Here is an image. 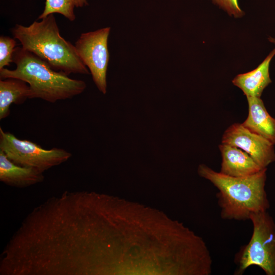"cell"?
<instances>
[{
	"label": "cell",
	"instance_id": "cell-4",
	"mask_svg": "<svg viewBox=\"0 0 275 275\" xmlns=\"http://www.w3.org/2000/svg\"><path fill=\"white\" fill-rule=\"evenodd\" d=\"M250 221L253 232L248 243L240 246L234 257V275H242L252 266L267 275H275V223L267 211L254 213Z\"/></svg>",
	"mask_w": 275,
	"mask_h": 275
},
{
	"label": "cell",
	"instance_id": "cell-9",
	"mask_svg": "<svg viewBox=\"0 0 275 275\" xmlns=\"http://www.w3.org/2000/svg\"><path fill=\"white\" fill-rule=\"evenodd\" d=\"M246 98L249 114L242 125L250 131L275 145V119L267 112L260 97Z\"/></svg>",
	"mask_w": 275,
	"mask_h": 275
},
{
	"label": "cell",
	"instance_id": "cell-1",
	"mask_svg": "<svg viewBox=\"0 0 275 275\" xmlns=\"http://www.w3.org/2000/svg\"><path fill=\"white\" fill-rule=\"evenodd\" d=\"M267 168L246 177H236L217 172L205 164L199 175L218 190L217 204L223 219L245 221L251 214L267 211L269 202L265 189Z\"/></svg>",
	"mask_w": 275,
	"mask_h": 275
},
{
	"label": "cell",
	"instance_id": "cell-3",
	"mask_svg": "<svg viewBox=\"0 0 275 275\" xmlns=\"http://www.w3.org/2000/svg\"><path fill=\"white\" fill-rule=\"evenodd\" d=\"M13 60L16 68L0 70L1 79L13 77L27 82L30 87L29 99L40 98L54 103L72 98L86 88L84 81L71 78L65 73L52 69L40 58L22 47H16Z\"/></svg>",
	"mask_w": 275,
	"mask_h": 275
},
{
	"label": "cell",
	"instance_id": "cell-8",
	"mask_svg": "<svg viewBox=\"0 0 275 275\" xmlns=\"http://www.w3.org/2000/svg\"><path fill=\"white\" fill-rule=\"evenodd\" d=\"M222 157L221 173L232 177H246L262 169L254 159L241 149L230 145L219 146Z\"/></svg>",
	"mask_w": 275,
	"mask_h": 275
},
{
	"label": "cell",
	"instance_id": "cell-11",
	"mask_svg": "<svg viewBox=\"0 0 275 275\" xmlns=\"http://www.w3.org/2000/svg\"><path fill=\"white\" fill-rule=\"evenodd\" d=\"M42 172L30 167L18 166L11 161L0 150V180L17 187H24L43 180Z\"/></svg>",
	"mask_w": 275,
	"mask_h": 275
},
{
	"label": "cell",
	"instance_id": "cell-6",
	"mask_svg": "<svg viewBox=\"0 0 275 275\" xmlns=\"http://www.w3.org/2000/svg\"><path fill=\"white\" fill-rule=\"evenodd\" d=\"M111 28L82 33L76 41L77 53L88 68L98 89L106 92V72L109 60L108 38Z\"/></svg>",
	"mask_w": 275,
	"mask_h": 275
},
{
	"label": "cell",
	"instance_id": "cell-10",
	"mask_svg": "<svg viewBox=\"0 0 275 275\" xmlns=\"http://www.w3.org/2000/svg\"><path fill=\"white\" fill-rule=\"evenodd\" d=\"M275 55V48L254 70L237 75L232 80L248 97H260L264 89L271 82L269 76V65Z\"/></svg>",
	"mask_w": 275,
	"mask_h": 275
},
{
	"label": "cell",
	"instance_id": "cell-14",
	"mask_svg": "<svg viewBox=\"0 0 275 275\" xmlns=\"http://www.w3.org/2000/svg\"><path fill=\"white\" fill-rule=\"evenodd\" d=\"M16 42L14 38L8 36L0 37V70L13 62V53Z\"/></svg>",
	"mask_w": 275,
	"mask_h": 275
},
{
	"label": "cell",
	"instance_id": "cell-2",
	"mask_svg": "<svg viewBox=\"0 0 275 275\" xmlns=\"http://www.w3.org/2000/svg\"><path fill=\"white\" fill-rule=\"evenodd\" d=\"M11 33L23 48L36 55L52 69L68 75L90 73L75 45L61 36L53 14L27 26L17 24Z\"/></svg>",
	"mask_w": 275,
	"mask_h": 275
},
{
	"label": "cell",
	"instance_id": "cell-13",
	"mask_svg": "<svg viewBox=\"0 0 275 275\" xmlns=\"http://www.w3.org/2000/svg\"><path fill=\"white\" fill-rule=\"evenodd\" d=\"M89 5L87 0H45V7L38 19L51 14L58 13L71 21L75 20V8H81Z\"/></svg>",
	"mask_w": 275,
	"mask_h": 275
},
{
	"label": "cell",
	"instance_id": "cell-16",
	"mask_svg": "<svg viewBox=\"0 0 275 275\" xmlns=\"http://www.w3.org/2000/svg\"><path fill=\"white\" fill-rule=\"evenodd\" d=\"M269 41L275 44V38H269Z\"/></svg>",
	"mask_w": 275,
	"mask_h": 275
},
{
	"label": "cell",
	"instance_id": "cell-7",
	"mask_svg": "<svg viewBox=\"0 0 275 275\" xmlns=\"http://www.w3.org/2000/svg\"><path fill=\"white\" fill-rule=\"evenodd\" d=\"M222 144L238 147L249 154L262 168L275 161L274 145L245 128L242 124L231 125L224 133Z\"/></svg>",
	"mask_w": 275,
	"mask_h": 275
},
{
	"label": "cell",
	"instance_id": "cell-5",
	"mask_svg": "<svg viewBox=\"0 0 275 275\" xmlns=\"http://www.w3.org/2000/svg\"><path fill=\"white\" fill-rule=\"evenodd\" d=\"M0 150L14 163L43 172L67 160L72 155L58 148H42L32 141L20 140L0 128Z\"/></svg>",
	"mask_w": 275,
	"mask_h": 275
},
{
	"label": "cell",
	"instance_id": "cell-15",
	"mask_svg": "<svg viewBox=\"0 0 275 275\" xmlns=\"http://www.w3.org/2000/svg\"><path fill=\"white\" fill-rule=\"evenodd\" d=\"M214 4L235 17L242 16L244 12L240 8L238 0H211Z\"/></svg>",
	"mask_w": 275,
	"mask_h": 275
},
{
	"label": "cell",
	"instance_id": "cell-12",
	"mask_svg": "<svg viewBox=\"0 0 275 275\" xmlns=\"http://www.w3.org/2000/svg\"><path fill=\"white\" fill-rule=\"evenodd\" d=\"M28 84L19 78L9 77L0 80V119L10 115L12 103L21 104L29 99Z\"/></svg>",
	"mask_w": 275,
	"mask_h": 275
}]
</instances>
